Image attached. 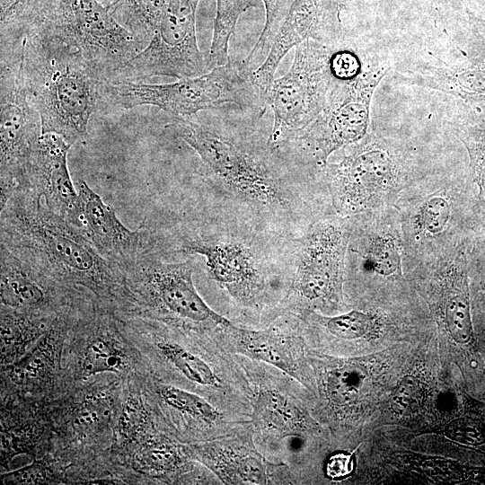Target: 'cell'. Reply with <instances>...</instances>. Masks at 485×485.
<instances>
[{
	"instance_id": "9c48e42d",
	"label": "cell",
	"mask_w": 485,
	"mask_h": 485,
	"mask_svg": "<svg viewBox=\"0 0 485 485\" xmlns=\"http://www.w3.org/2000/svg\"><path fill=\"white\" fill-rule=\"evenodd\" d=\"M27 38L1 55L0 183L1 207L23 182L31 154L41 136L40 116L31 104L24 80Z\"/></svg>"
},
{
	"instance_id": "e575fe53",
	"label": "cell",
	"mask_w": 485,
	"mask_h": 485,
	"mask_svg": "<svg viewBox=\"0 0 485 485\" xmlns=\"http://www.w3.org/2000/svg\"><path fill=\"white\" fill-rule=\"evenodd\" d=\"M325 325L329 331L339 338L354 340L365 336L371 328V317L360 311L348 313L328 318Z\"/></svg>"
},
{
	"instance_id": "d6986e66",
	"label": "cell",
	"mask_w": 485,
	"mask_h": 485,
	"mask_svg": "<svg viewBox=\"0 0 485 485\" xmlns=\"http://www.w3.org/2000/svg\"><path fill=\"white\" fill-rule=\"evenodd\" d=\"M42 274L1 245V302L13 308H35L46 301Z\"/></svg>"
},
{
	"instance_id": "f1b7e54d",
	"label": "cell",
	"mask_w": 485,
	"mask_h": 485,
	"mask_svg": "<svg viewBox=\"0 0 485 485\" xmlns=\"http://www.w3.org/2000/svg\"><path fill=\"white\" fill-rule=\"evenodd\" d=\"M401 254L395 241L387 235L374 238L365 257L364 266L367 269L389 277L401 269Z\"/></svg>"
},
{
	"instance_id": "7c38bea8",
	"label": "cell",
	"mask_w": 485,
	"mask_h": 485,
	"mask_svg": "<svg viewBox=\"0 0 485 485\" xmlns=\"http://www.w3.org/2000/svg\"><path fill=\"white\" fill-rule=\"evenodd\" d=\"M349 234L341 225L322 222L300 241L292 289L302 300H332L340 292Z\"/></svg>"
},
{
	"instance_id": "2e32d148",
	"label": "cell",
	"mask_w": 485,
	"mask_h": 485,
	"mask_svg": "<svg viewBox=\"0 0 485 485\" xmlns=\"http://www.w3.org/2000/svg\"><path fill=\"white\" fill-rule=\"evenodd\" d=\"M78 194L79 228L97 251L124 274V270L148 246L150 236L142 229L133 231L126 227L114 209L84 181L79 184Z\"/></svg>"
},
{
	"instance_id": "ba28073f",
	"label": "cell",
	"mask_w": 485,
	"mask_h": 485,
	"mask_svg": "<svg viewBox=\"0 0 485 485\" xmlns=\"http://www.w3.org/2000/svg\"><path fill=\"white\" fill-rule=\"evenodd\" d=\"M388 69L380 66L352 78L332 77L322 110L288 146L325 165L331 154L365 137L374 92Z\"/></svg>"
},
{
	"instance_id": "1f68e13d",
	"label": "cell",
	"mask_w": 485,
	"mask_h": 485,
	"mask_svg": "<svg viewBox=\"0 0 485 485\" xmlns=\"http://www.w3.org/2000/svg\"><path fill=\"white\" fill-rule=\"evenodd\" d=\"M362 375L351 366H344L332 371L328 377V393L334 403L343 405L357 395Z\"/></svg>"
},
{
	"instance_id": "603a6c76",
	"label": "cell",
	"mask_w": 485,
	"mask_h": 485,
	"mask_svg": "<svg viewBox=\"0 0 485 485\" xmlns=\"http://www.w3.org/2000/svg\"><path fill=\"white\" fill-rule=\"evenodd\" d=\"M207 463L226 481L232 483L264 484L267 483L268 473L265 463L255 453H247L224 449L214 457L204 455Z\"/></svg>"
},
{
	"instance_id": "b9f144b4",
	"label": "cell",
	"mask_w": 485,
	"mask_h": 485,
	"mask_svg": "<svg viewBox=\"0 0 485 485\" xmlns=\"http://www.w3.org/2000/svg\"><path fill=\"white\" fill-rule=\"evenodd\" d=\"M425 469L428 475L441 480L454 478L458 474L456 466L453 463L445 461H428L426 462Z\"/></svg>"
},
{
	"instance_id": "30bf717a",
	"label": "cell",
	"mask_w": 485,
	"mask_h": 485,
	"mask_svg": "<svg viewBox=\"0 0 485 485\" xmlns=\"http://www.w3.org/2000/svg\"><path fill=\"white\" fill-rule=\"evenodd\" d=\"M200 0H166L160 21L146 45L112 77L142 80L154 76L177 79L209 71L199 50L196 13Z\"/></svg>"
},
{
	"instance_id": "44dd1931",
	"label": "cell",
	"mask_w": 485,
	"mask_h": 485,
	"mask_svg": "<svg viewBox=\"0 0 485 485\" xmlns=\"http://www.w3.org/2000/svg\"><path fill=\"white\" fill-rule=\"evenodd\" d=\"M237 350L246 357L263 361L291 376L296 373V364L287 340L277 331H250L233 327Z\"/></svg>"
},
{
	"instance_id": "8d00e7d4",
	"label": "cell",
	"mask_w": 485,
	"mask_h": 485,
	"mask_svg": "<svg viewBox=\"0 0 485 485\" xmlns=\"http://www.w3.org/2000/svg\"><path fill=\"white\" fill-rule=\"evenodd\" d=\"M469 56L477 63L485 64V18L469 13Z\"/></svg>"
},
{
	"instance_id": "d590c367",
	"label": "cell",
	"mask_w": 485,
	"mask_h": 485,
	"mask_svg": "<svg viewBox=\"0 0 485 485\" xmlns=\"http://www.w3.org/2000/svg\"><path fill=\"white\" fill-rule=\"evenodd\" d=\"M444 434L457 444L480 446L485 444V423L472 417L457 418L446 425Z\"/></svg>"
},
{
	"instance_id": "484cf974",
	"label": "cell",
	"mask_w": 485,
	"mask_h": 485,
	"mask_svg": "<svg viewBox=\"0 0 485 485\" xmlns=\"http://www.w3.org/2000/svg\"><path fill=\"white\" fill-rule=\"evenodd\" d=\"M266 20L263 30L250 54L242 63L251 71L258 68L268 56L277 32L295 0H261Z\"/></svg>"
},
{
	"instance_id": "d4e9b609",
	"label": "cell",
	"mask_w": 485,
	"mask_h": 485,
	"mask_svg": "<svg viewBox=\"0 0 485 485\" xmlns=\"http://www.w3.org/2000/svg\"><path fill=\"white\" fill-rule=\"evenodd\" d=\"M166 0H111L107 6L146 45L162 16Z\"/></svg>"
},
{
	"instance_id": "5b68a950",
	"label": "cell",
	"mask_w": 485,
	"mask_h": 485,
	"mask_svg": "<svg viewBox=\"0 0 485 485\" xmlns=\"http://www.w3.org/2000/svg\"><path fill=\"white\" fill-rule=\"evenodd\" d=\"M190 146L220 182L254 207L283 209L287 194L278 174L239 142L198 120L197 115L173 117L166 127Z\"/></svg>"
},
{
	"instance_id": "74e56055",
	"label": "cell",
	"mask_w": 485,
	"mask_h": 485,
	"mask_svg": "<svg viewBox=\"0 0 485 485\" xmlns=\"http://www.w3.org/2000/svg\"><path fill=\"white\" fill-rule=\"evenodd\" d=\"M176 461V454L165 448L146 450L139 455L137 460L140 467L154 471L168 470L174 466Z\"/></svg>"
},
{
	"instance_id": "6da1fadb",
	"label": "cell",
	"mask_w": 485,
	"mask_h": 485,
	"mask_svg": "<svg viewBox=\"0 0 485 485\" xmlns=\"http://www.w3.org/2000/svg\"><path fill=\"white\" fill-rule=\"evenodd\" d=\"M1 245L44 276L97 288H107L124 278L82 229L28 190L14 191L1 207Z\"/></svg>"
},
{
	"instance_id": "277c9868",
	"label": "cell",
	"mask_w": 485,
	"mask_h": 485,
	"mask_svg": "<svg viewBox=\"0 0 485 485\" xmlns=\"http://www.w3.org/2000/svg\"><path fill=\"white\" fill-rule=\"evenodd\" d=\"M79 51L107 79L146 44L98 0H40L31 28Z\"/></svg>"
},
{
	"instance_id": "5bb4252c",
	"label": "cell",
	"mask_w": 485,
	"mask_h": 485,
	"mask_svg": "<svg viewBox=\"0 0 485 485\" xmlns=\"http://www.w3.org/2000/svg\"><path fill=\"white\" fill-rule=\"evenodd\" d=\"M71 146L57 134H41L19 190L40 196L49 209L79 227V194L67 166Z\"/></svg>"
},
{
	"instance_id": "83f0119b",
	"label": "cell",
	"mask_w": 485,
	"mask_h": 485,
	"mask_svg": "<svg viewBox=\"0 0 485 485\" xmlns=\"http://www.w3.org/2000/svg\"><path fill=\"white\" fill-rule=\"evenodd\" d=\"M162 399L172 408L207 423L216 421L220 412L202 397L171 385L161 389Z\"/></svg>"
},
{
	"instance_id": "8fae6325",
	"label": "cell",
	"mask_w": 485,
	"mask_h": 485,
	"mask_svg": "<svg viewBox=\"0 0 485 485\" xmlns=\"http://www.w3.org/2000/svg\"><path fill=\"white\" fill-rule=\"evenodd\" d=\"M192 275L190 260L167 261L152 242L124 270V277L160 312L194 324L232 325L199 295Z\"/></svg>"
},
{
	"instance_id": "60d3db41",
	"label": "cell",
	"mask_w": 485,
	"mask_h": 485,
	"mask_svg": "<svg viewBox=\"0 0 485 485\" xmlns=\"http://www.w3.org/2000/svg\"><path fill=\"white\" fill-rule=\"evenodd\" d=\"M139 401L132 398L125 405L121 419L120 428L125 434L132 433L140 426L143 419V410Z\"/></svg>"
},
{
	"instance_id": "ffe728a7",
	"label": "cell",
	"mask_w": 485,
	"mask_h": 485,
	"mask_svg": "<svg viewBox=\"0 0 485 485\" xmlns=\"http://www.w3.org/2000/svg\"><path fill=\"white\" fill-rule=\"evenodd\" d=\"M252 418L263 434L278 438L299 435L306 428L303 411L286 395L274 390L257 394Z\"/></svg>"
},
{
	"instance_id": "52a82bcc",
	"label": "cell",
	"mask_w": 485,
	"mask_h": 485,
	"mask_svg": "<svg viewBox=\"0 0 485 485\" xmlns=\"http://www.w3.org/2000/svg\"><path fill=\"white\" fill-rule=\"evenodd\" d=\"M352 145L339 163L325 164L333 206L342 216L383 203L406 175L401 153L381 137L370 134Z\"/></svg>"
},
{
	"instance_id": "ab89813d",
	"label": "cell",
	"mask_w": 485,
	"mask_h": 485,
	"mask_svg": "<svg viewBox=\"0 0 485 485\" xmlns=\"http://www.w3.org/2000/svg\"><path fill=\"white\" fill-rule=\"evenodd\" d=\"M355 458L353 454L339 452L331 454L325 463V473L328 478L343 480L354 470Z\"/></svg>"
},
{
	"instance_id": "4fadbf2b",
	"label": "cell",
	"mask_w": 485,
	"mask_h": 485,
	"mask_svg": "<svg viewBox=\"0 0 485 485\" xmlns=\"http://www.w3.org/2000/svg\"><path fill=\"white\" fill-rule=\"evenodd\" d=\"M180 251L202 256L211 278L242 302L257 300L264 290L261 260L256 250L241 239H197L185 243Z\"/></svg>"
},
{
	"instance_id": "e0dca14e",
	"label": "cell",
	"mask_w": 485,
	"mask_h": 485,
	"mask_svg": "<svg viewBox=\"0 0 485 485\" xmlns=\"http://www.w3.org/2000/svg\"><path fill=\"white\" fill-rule=\"evenodd\" d=\"M396 79L402 84L455 96L485 111L484 63L452 67L417 64L398 70Z\"/></svg>"
},
{
	"instance_id": "3957f363",
	"label": "cell",
	"mask_w": 485,
	"mask_h": 485,
	"mask_svg": "<svg viewBox=\"0 0 485 485\" xmlns=\"http://www.w3.org/2000/svg\"><path fill=\"white\" fill-rule=\"evenodd\" d=\"M251 74L242 61L230 60L204 75L169 84L112 77L102 82L101 97L126 110L155 106L172 117L193 116L228 103L262 111L266 106L253 84Z\"/></svg>"
},
{
	"instance_id": "9a60e30c",
	"label": "cell",
	"mask_w": 485,
	"mask_h": 485,
	"mask_svg": "<svg viewBox=\"0 0 485 485\" xmlns=\"http://www.w3.org/2000/svg\"><path fill=\"white\" fill-rule=\"evenodd\" d=\"M335 7L329 0H295L283 20L269 52L252 74L253 84L266 104L276 70L294 47L308 40L322 43L328 31L336 29Z\"/></svg>"
},
{
	"instance_id": "d6a6232c",
	"label": "cell",
	"mask_w": 485,
	"mask_h": 485,
	"mask_svg": "<svg viewBox=\"0 0 485 485\" xmlns=\"http://www.w3.org/2000/svg\"><path fill=\"white\" fill-rule=\"evenodd\" d=\"M424 384L416 376L405 375L397 384L392 397V411L398 416L414 412L423 403Z\"/></svg>"
},
{
	"instance_id": "cb8c5ba5",
	"label": "cell",
	"mask_w": 485,
	"mask_h": 485,
	"mask_svg": "<svg viewBox=\"0 0 485 485\" xmlns=\"http://www.w3.org/2000/svg\"><path fill=\"white\" fill-rule=\"evenodd\" d=\"M469 156L470 174L477 189L480 210L485 216V116H470L457 129Z\"/></svg>"
},
{
	"instance_id": "7402d4cb",
	"label": "cell",
	"mask_w": 485,
	"mask_h": 485,
	"mask_svg": "<svg viewBox=\"0 0 485 485\" xmlns=\"http://www.w3.org/2000/svg\"><path fill=\"white\" fill-rule=\"evenodd\" d=\"M259 0H216V14L209 50L208 68L225 65L229 57V42L240 16Z\"/></svg>"
},
{
	"instance_id": "8992f818",
	"label": "cell",
	"mask_w": 485,
	"mask_h": 485,
	"mask_svg": "<svg viewBox=\"0 0 485 485\" xmlns=\"http://www.w3.org/2000/svg\"><path fill=\"white\" fill-rule=\"evenodd\" d=\"M331 53L322 42L305 40L296 46L290 69L274 79L266 99L274 115L272 149L288 146L322 110L332 83Z\"/></svg>"
},
{
	"instance_id": "f35d334b",
	"label": "cell",
	"mask_w": 485,
	"mask_h": 485,
	"mask_svg": "<svg viewBox=\"0 0 485 485\" xmlns=\"http://www.w3.org/2000/svg\"><path fill=\"white\" fill-rule=\"evenodd\" d=\"M46 476L44 466L35 463L4 474L2 480L4 484L28 485L42 483Z\"/></svg>"
},
{
	"instance_id": "7a4b0ae2",
	"label": "cell",
	"mask_w": 485,
	"mask_h": 485,
	"mask_svg": "<svg viewBox=\"0 0 485 485\" xmlns=\"http://www.w3.org/2000/svg\"><path fill=\"white\" fill-rule=\"evenodd\" d=\"M24 80L41 132L83 140L105 78L79 51L40 30L26 33Z\"/></svg>"
},
{
	"instance_id": "836d02e7",
	"label": "cell",
	"mask_w": 485,
	"mask_h": 485,
	"mask_svg": "<svg viewBox=\"0 0 485 485\" xmlns=\"http://www.w3.org/2000/svg\"><path fill=\"white\" fill-rule=\"evenodd\" d=\"M450 217L449 202L446 198L436 196L422 204L416 216V225L423 233L436 234L443 231Z\"/></svg>"
},
{
	"instance_id": "4316f807",
	"label": "cell",
	"mask_w": 485,
	"mask_h": 485,
	"mask_svg": "<svg viewBox=\"0 0 485 485\" xmlns=\"http://www.w3.org/2000/svg\"><path fill=\"white\" fill-rule=\"evenodd\" d=\"M163 355L189 380L201 385L215 386L218 379L210 366L200 357L178 344L162 342Z\"/></svg>"
},
{
	"instance_id": "f546056e",
	"label": "cell",
	"mask_w": 485,
	"mask_h": 485,
	"mask_svg": "<svg viewBox=\"0 0 485 485\" xmlns=\"http://www.w3.org/2000/svg\"><path fill=\"white\" fill-rule=\"evenodd\" d=\"M111 342L97 338L91 341L83 357V372L92 375L104 372H119L123 366V358Z\"/></svg>"
},
{
	"instance_id": "4dcf8cb0",
	"label": "cell",
	"mask_w": 485,
	"mask_h": 485,
	"mask_svg": "<svg viewBox=\"0 0 485 485\" xmlns=\"http://www.w3.org/2000/svg\"><path fill=\"white\" fill-rule=\"evenodd\" d=\"M39 0H0L1 36L17 30L19 35L31 24Z\"/></svg>"
},
{
	"instance_id": "ac0fdd59",
	"label": "cell",
	"mask_w": 485,
	"mask_h": 485,
	"mask_svg": "<svg viewBox=\"0 0 485 485\" xmlns=\"http://www.w3.org/2000/svg\"><path fill=\"white\" fill-rule=\"evenodd\" d=\"M444 315L447 331L460 344L468 343L473 333L468 277V260L463 251L448 264L445 278Z\"/></svg>"
}]
</instances>
